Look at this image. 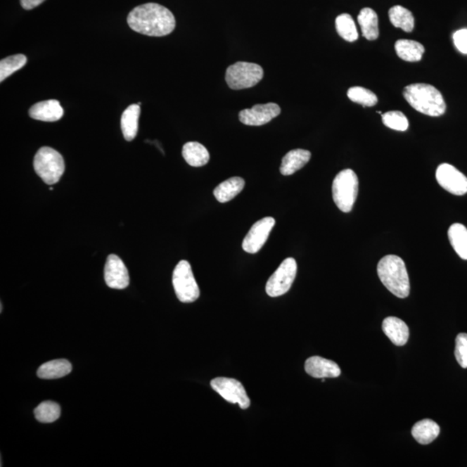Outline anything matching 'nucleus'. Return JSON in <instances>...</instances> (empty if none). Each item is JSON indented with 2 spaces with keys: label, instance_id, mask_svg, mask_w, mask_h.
Returning a JSON list of instances; mask_svg holds the SVG:
<instances>
[{
  "label": "nucleus",
  "instance_id": "f257e3e1",
  "mask_svg": "<svg viewBox=\"0 0 467 467\" xmlns=\"http://www.w3.org/2000/svg\"><path fill=\"white\" fill-rule=\"evenodd\" d=\"M128 25L143 35L164 37L174 31L176 20L172 11L156 3L135 7L127 16Z\"/></svg>",
  "mask_w": 467,
  "mask_h": 467
},
{
  "label": "nucleus",
  "instance_id": "f03ea898",
  "mask_svg": "<svg viewBox=\"0 0 467 467\" xmlns=\"http://www.w3.org/2000/svg\"><path fill=\"white\" fill-rule=\"evenodd\" d=\"M378 274L384 287L395 296L405 299L409 295L408 271L401 257L394 255L384 256L378 262Z\"/></svg>",
  "mask_w": 467,
  "mask_h": 467
},
{
  "label": "nucleus",
  "instance_id": "7ed1b4c3",
  "mask_svg": "<svg viewBox=\"0 0 467 467\" xmlns=\"http://www.w3.org/2000/svg\"><path fill=\"white\" fill-rule=\"evenodd\" d=\"M404 96L408 103L421 114L438 117L445 114L446 103L435 87L414 84L405 87Z\"/></svg>",
  "mask_w": 467,
  "mask_h": 467
},
{
  "label": "nucleus",
  "instance_id": "20e7f679",
  "mask_svg": "<svg viewBox=\"0 0 467 467\" xmlns=\"http://www.w3.org/2000/svg\"><path fill=\"white\" fill-rule=\"evenodd\" d=\"M359 179L352 169H345L335 177L333 183V197L335 205L341 212L348 213L355 203L359 194Z\"/></svg>",
  "mask_w": 467,
  "mask_h": 467
},
{
  "label": "nucleus",
  "instance_id": "39448f33",
  "mask_svg": "<svg viewBox=\"0 0 467 467\" xmlns=\"http://www.w3.org/2000/svg\"><path fill=\"white\" fill-rule=\"evenodd\" d=\"M33 167L37 174L49 186L58 183L65 171V163L61 154L48 146L37 151Z\"/></svg>",
  "mask_w": 467,
  "mask_h": 467
},
{
  "label": "nucleus",
  "instance_id": "423d86ee",
  "mask_svg": "<svg viewBox=\"0 0 467 467\" xmlns=\"http://www.w3.org/2000/svg\"><path fill=\"white\" fill-rule=\"evenodd\" d=\"M263 69L256 63L237 62L226 70V82L232 89H250L263 78Z\"/></svg>",
  "mask_w": 467,
  "mask_h": 467
},
{
  "label": "nucleus",
  "instance_id": "0eeeda50",
  "mask_svg": "<svg viewBox=\"0 0 467 467\" xmlns=\"http://www.w3.org/2000/svg\"><path fill=\"white\" fill-rule=\"evenodd\" d=\"M172 285L178 299L183 303H192L200 295L190 263L181 261L172 274Z\"/></svg>",
  "mask_w": 467,
  "mask_h": 467
},
{
  "label": "nucleus",
  "instance_id": "6e6552de",
  "mask_svg": "<svg viewBox=\"0 0 467 467\" xmlns=\"http://www.w3.org/2000/svg\"><path fill=\"white\" fill-rule=\"evenodd\" d=\"M297 274V262L293 258L284 260L276 272L267 281L266 293L270 297H279L291 288Z\"/></svg>",
  "mask_w": 467,
  "mask_h": 467
},
{
  "label": "nucleus",
  "instance_id": "1a4fd4ad",
  "mask_svg": "<svg viewBox=\"0 0 467 467\" xmlns=\"http://www.w3.org/2000/svg\"><path fill=\"white\" fill-rule=\"evenodd\" d=\"M212 389L231 404H237L241 409H247L250 406L246 390L242 383L236 379L217 378L210 382Z\"/></svg>",
  "mask_w": 467,
  "mask_h": 467
},
{
  "label": "nucleus",
  "instance_id": "9d476101",
  "mask_svg": "<svg viewBox=\"0 0 467 467\" xmlns=\"http://www.w3.org/2000/svg\"><path fill=\"white\" fill-rule=\"evenodd\" d=\"M274 225H276V220L270 217L256 222L245 236L243 242V250L248 254H256L261 250L269 238Z\"/></svg>",
  "mask_w": 467,
  "mask_h": 467
},
{
  "label": "nucleus",
  "instance_id": "9b49d317",
  "mask_svg": "<svg viewBox=\"0 0 467 467\" xmlns=\"http://www.w3.org/2000/svg\"><path fill=\"white\" fill-rule=\"evenodd\" d=\"M436 179L443 189L452 194L463 196L467 193L466 177L452 165H440L436 171Z\"/></svg>",
  "mask_w": 467,
  "mask_h": 467
},
{
  "label": "nucleus",
  "instance_id": "f8f14e48",
  "mask_svg": "<svg viewBox=\"0 0 467 467\" xmlns=\"http://www.w3.org/2000/svg\"><path fill=\"white\" fill-rule=\"evenodd\" d=\"M281 112V108L276 103L258 104L253 108L241 111L239 119L244 125L262 126L276 118Z\"/></svg>",
  "mask_w": 467,
  "mask_h": 467
},
{
  "label": "nucleus",
  "instance_id": "ddd939ff",
  "mask_svg": "<svg viewBox=\"0 0 467 467\" xmlns=\"http://www.w3.org/2000/svg\"><path fill=\"white\" fill-rule=\"evenodd\" d=\"M105 281L113 289H125L129 286V274L122 260L116 255L108 256L104 270Z\"/></svg>",
  "mask_w": 467,
  "mask_h": 467
},
{
  "label": "nucleus",
  "instance_id": "4468645a",
  "mask_svg": "<svg viewBox=\"0 0 467 467\" xmlns=\"http://www.w3.org/2000/svg\"><path fill=\"white\" fill-rule=\"evenodd\" d=\"M305 370L315 378H336L341 374L340 368L335 362L318 356L309 357L305 364Z\"/></svg>",
  "mask_w": 467,
  "mask_h": 467
},
{
  "label": "nucleus",
  "instance_id": "2eb2a0df",
  "mask_svg": "<svg viewBox=\"0 0 467 467\" xmlns=\"http://www.w3.org/2000/svg\"><path fill=\"white\" fill-rule=\"evenodd\" d=\"M29 115L31 118L41 122H58L63 116V109L58 101L48 100L33 105L30 108Z\"/></svg>",
  "mask_w": 467,
  "mask_h": 467
},
{
  "label": "nucleus",
  "instance_id": "dca6fc26",
  "mask_svg": "<svg viewBox=\"0 0 467 467\" xmlns=\"http://www.w3.org/2000/svg\"><path fill=\"white\" fill-rule=\"evenodd\" d=\"M383 331L395 345H406L409 338V330L404 320L397 317H388L383 320Z\"/></svg>",
  "mask_w": 467,
  "mask_h": 467
},
{
  "label": "nucleus",
  "instance_id": "f3484780",
  "mask_svg": "<svg viewBox=\"0 0 467 467\" xmlns=\"http://www.w3.org/2000/svg\"><path fill=\"white\" fill-rule=\"evenodd\" d=\"M312 154L309 151L304 149H295L286 154L282 160L281 172L282 175L290 176L302 169L309 160Z\"/></svg>",
  "mask_w": 467,
  "mask_h": 467
},
{
  "label": "nucleus",
  "instance_id": "a211bd4d",
  "mask_svg": "<svg viewBox=\"0 0 467 467\" xmlns=\"http://www.w3.org/2000/svg\"><path fill=\"white\" fill-rule=\"evenodd\" d=\"M139 115L141 107L138 104L131 105L123 112L120 125L123 136L127 141H134L137 136Z\"/></svg>",
  "mask_w": 467,
  "mask_h": 467
},
{
  "label": "nucleus",
  "instance_id": "6ab92c4d",
  "mask_svg": "<svg viewBox=\"0 0 467 467\" xmlns=\"http://www.w3.org/2000/svg\"><path fill=\"white\" fill-rule=\"evenodd\" d=\"M245 186V181L240 177L225 180L219 186L215 188L214 196L217 200L220 203H227L235 198L240 194Z\"/></svg>",
  "mask_w": 467,
  "mask_h": 467
},
{
  "label": "nucleus",
  "instance_id": "aec40b11",
  "mask_svg": "<svg viewBox=\"0 0 467 467\" xmlns=\"http://www.w3.org/2000/svg\"><path fill=\"white\" fill-rule=\"evenodd\" d=\"M72 371V365L66 359H56L48 362L37 370V376L41 379H58L63 378Z\"/></svg>",
  "mask_w": 467,
  "mask_h": 467
},
{
  "label": "nucleus",
  "instance_id": "412c9836",
  "mask_svg": "<svg viewBox=\"0 0 467 467\" xmlns=\"http://www.w3.org/2000/svg\"><path fill=\"white\" fill-rule=\"evenodd\" d=\"M439 425L434 421L425 419L418 421L412 428V435L418 443L428 445L434 442L440 435Z\"/></svg>",
  "mask_w": 467,
  "mask_h": 467
},
{
  "label": "nucleus",
  "instance_id": "4be33fe9",
  "mask_svg": "<svg viewBox=\"0 0 467 467\" xmlns=\"http://www.w3.org/2000/svg\"><path fill=\"white\" fill-rule=\"evenodd\" d=\"M184 159L193 167H201L208 164L210 153L205 146L198 142H188L183 146Z\"/></svg>",
  "mask_w": 467,
  "mask_h": 467
},
{
  "label": "nucleus",
  "instance_id": "5701e85b",
  "mask_svg": "<svg viewBox=\"0 0 467 467\" xmlns=\"http://www.w3.org/2000/svg\"><path fill=\"white\" fill-rule=\"evenodd\" d=\"M357 21L359 23L362 34L365 39L373 41L378 39V17L374 10L371 8L362 9Z\"/></svg>",
  "mask_w": 467,
  "mask_h": 467
},
{
  "label": "nucleus",
  "instance_id": "b1692460",
  "mask_svg": "<svg viewBox=\"0 0 467 467\" xmlns=\"http://www.w3.org/2000/svg\"><path fill=\"white\" fill-rule=\"evenodd\" d=\"M395 49L399 58L410 63L421 61L425 52L423 45L413 40H398Z\"/></svg>",
  "mask_w": 467,
  "mask_h": 467
},
{
  "label": "nucleus",
  "instance_id": "393cba45",
  "mask_svg": "<svg viewBox=\"0 0 467 467\" xmlns=\"http://www.w3.org/2000/svg\"><path fill=\"white\" fill-rule=\"evenodd\" d=\"M448 238L452 247L463 260H467V229L461 224H454L448 229Z\"/></svg>",
  "mask_w": 467,
  "mask_h": 467
},
{
  "label": "nucleus",
  "instance_id": "a878e982",
  "mask_svg": "<svg viewBox=\"0 0 467 467\" xmlns=\"http://www.w3.org/2000/svg\"><path fill=\"white\" fill-rule=\"evenodd\" d=\"M391 24L405 32H411L414 28V18L411 11L404 6H395L389 11Z\"/></svg>",
  "mask_w": 467,
  "mask_h": 467
},
{
  "label": "nucleus",
  "instance_id": "bb28decb",
  "mask_svg": "<svg viewBox=\"0 0 467 467\" xmlns=\"http://www.w3.org/2000/svg\"><path fill=\"white\" fill-rule=\"evenodd\" d=\"M336 29L338 35L347 42H355L359 39L355 22L350 14L344 13L337 17Z\"/></svg>",
  "mask_w": 467,
  "mask_h": 467
},
{
  "label": "nucleus",
  "instance_id": "cd10ccee",
  "mask_svg": "<svg viewBox=\"0 0 467 467\" xmlns=\"http://www.w3.org/2000/svg\"><path fill=\"white\" fill-rule=\"evenodd\" d=\"M34 414L40 423H51L59 419L61 416V408L54 402H43L34 410Z\"/></svg>",
  "mask_w": 467,
  "mask_h": 467
},
{
  "label": "nucleus",
  "instance_id": "c85d7f7f",
  "mask_svg": "<svg viewBox=\"0 0 467 467\" xmlns=\"http://www.w3.org/2000/svg\"><path fill=\"white\" fill-rule=\"evenodd\" d=\"M27 63V58L25 55L18 54L8 56L0 62V82H4L10 75L22 69Z\"/></svg>",
  "mask_w": 467,
  "mask_h": 467
},
{
  "label": "nucleus",
  "instance_id": "c756f323",
  "mask_svg": "<svg viewBox=\"0 0 467 467\" xmlns=\"http://www.w3.org/2000/svg\"><path fill=\"white\" fill-rule=\"evenodd\" d=\"M347 96L353 103L364 107H373L378 103V96L374 93L363 87H352L348 90Z\"/></svg>",
  "mask_w": 467,
  "mask_h": 467
},
{
  "label": "nucleus",
  "instance_id": "7c9ffc66",
  "mask_svg": "<svg viewBox=\"0 0 467 467\" xmlns=\"http://www.w3.org/2000/svg\"><path fill=\"white\" fill-rule=\"evenodd\" d=\"M384 125L390 129L404 132L408 130L409 123L404 113L400 111H390L382 115Z\"/></svg>",
  "mask_w": 467,
  "mask_h": 467
},
{
  "label": "nucleus",
  "instance_id": "2f4dec72",
  "mask_svg": "<svg viewBox=\"0 0 467 467\" xmlns=\"http://www.w3.org/2000/svg\"><path fill=\"white\" fill-rule=\"evenodd\" d=\"M455 346V357L462 368H467V334L459 333L456 338Z\"/></svg>",
  "mask_w": 467,
  "mask_h": 467
},
{
  "label": "nucleus",
  "instance_id": "473e14b6",
  "mask_svg": "<svg viewBox=\"0 0 467 467\" xmlns=\"http://www.w3.org/2000/svg\"><path fill=\"white\" fill-rule=\"evenodd\" d=\"M455 47L463 54H467V29L459 30L454 34Z\"/></svg>",
  "mask_w": 467,
  "mask_h": 467
},
{
  "label": "nucleus",
  "instance_id": "72a5a7b5",
  "mask_svg": "<svg viewBox=\"0 0 467 467\" xmlns=\"http://www.w3.org/2000/svg\"><path fill=\"white\" fill-rule=\"evenodd\" d=\"M44 1L45 0H20L21 6L25 10H32Z\"/></svg>",
  "mask_w": 467,
  "mask_h": 467
},
{
  "label": "nucleus",
  "instance_id": "f704fd0d",
  "mask_svg": "<svg viewBox=\"0 0 467 467\" xmlns=\"http://www.w3.org/2000/svg\"><path fill=\"white\" fill-rule=\"evenodd\" d=\"M50 190H51V191H53V190H54V188H53V187H50Z\"/></svg>",
  "mask_w": 467,
  "mask_h": 467
}]
</instances>
